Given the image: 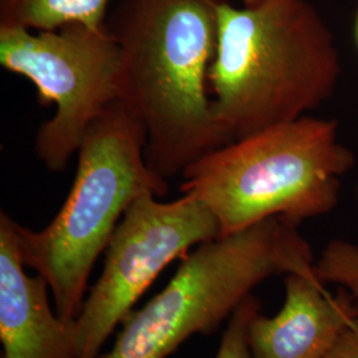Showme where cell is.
<instances>
[{
  "mask_svg": "<svg viewBox=\"0 0 358 358\" xmlns=\"http://www.w3.org/2000/svg\"><path fill=\"white\" fill-rule=\"evenodd\" d=\"M222 0H121L108 31L121 51V101L146 133L149 166L170 179L226 145L208 72Z\"/></svg>",
  "mask_w": 358,
  "mask_h": 358,
  "instance_id": "cell-1",
  "label": "cell"
},
{
  "mask_svg": "<svg viewBox=\"0 0 358 358\" xmlns=\"http://www.w3.org/2000/svg\"><path fill=\"white\" fill-rule=\"evenodd\" d=\"M340 76L332 31L308 0L219 3L208 84L227 143L317 109Z\"/></svg>",
  "mask_w": 358,
  "mask_h": 358,
  "instance_id": "cell-2",
  "label": "cell"
},
{
  "mask_svg": "<svg viewBox=\"0 0 358 358\" xmlns=\"http://www.w3.org/2000/svg\"><path fill=\"white\" fill-rule=\"evenodd\" d=\"M355 164L336 120L304 115L205 154L182 173L180 192L211 210L220 235L271 217L299 224L338 205Z\"/></svg>",
  "mask_w": 358,
  "mask_h": 358,
  "instance_id": "cell-3",
  "label": "cell"
},
{
  "mask_svg": "<svg viewBox=\"0 0 358 358\" xmlns=\"http://www.w3.org/2000/svg\"><path fill=\"white\" fill-rule=\"evenodd\" d=\"M145 149L140 120L115 101L87 130L72 189L51 223L40 231L17 223L23 262L47 280L56 315L66 322L80 313L90 272L129 206L143 194L161 198L169 192L167 179L149 166Z\"/></svg>",
  "mask_w": 358,
  "mask_h": 358,
  "instance_id": "cell-4",
  "label": "cell"
},
{
  "mask_svg": "<svg viewBox=\"0 0 358 358\" xmlns=\"http://www.w3.org/2000/svg\"><path fill=\"white\" fill-rule=\"evenodd\" d=\"M297 223L271 217L196 245L166 287L124 320L99 358H167L194 334H211L269 278L316 271Z\"/></svg>",
  "mask_w": 358,
  "mask_h": 358,
  "instance_id": "cell-5",
  "label": "cell"
},
{
  "mask_svg": "<svg viewBox=\"0 0 358 358\" xmlns=\"http://www.w3.org/2000/svg\"><path fill=\"white\" fill-rule=\"evenodd\" d=\"M0 64L35 85L38 103L56 106L35 138V153L52 171L64 170L90 125L121 100V51L106 27H0Z\"/></svg>",
  "mask_w": 358,
  "mask_h": 358,
  "instance_id": "cell-6",
  "label": "cell"
},
{
  "mask_svg": "<svg viewBox=\"0 0 358 358\" xmlns=\"http://www.w3.org/2000/svg\"><path fill=\"white\" fill-rule=\"evenodd\" d=\"M153 192L129 206L105 250L101 276L73 320L77 358H99L105 341L158 275L199 244L220 236L217 217L183 194L162 202Z\"/></svg>",
  "mask_w": 358,
  "mask_h": 358,
  "instance_id": "cell-7",
  "label": "cell"
},
{
  "mask_svg": "<svg viewBox=\"0 0 358 358\" xmlns=\"http://www.w3.org/2000/svg\"><path fill=\"white\" fill-rule=\"evenodd\" d=\"M285 301L267 317L257 312L248 327L251 358H324L357 322L348 292L333 296L317 271L285 275Z\"/></svg>",
  "mask_w": 358,
  "mask_h": 358,
  "instance_id": "cell-8",
  "label": "cell"
},
{
  "mask_svg": "<svg viewBox=\"0 0 358 358\" xmlns=\"http://www.w3.org/2000/svg\"><path fill=\"white\" fill-rule=\"evenodd\" d=\"M50 285L26 272L17 223L0 213V341L1 358H77L73 321L52 312Z\"/></svg>",
  "mask_w": 358,
  "mask_h": 358,
  "instance_id": "cell-9",
  "label": "cell"
},
{
  "mask_svg": "<svg viewBox=\"0 0 358 358\" xmlns=\"http://www.w3.org/2000/svg\"><path fill=\"white\" fill-rule=\"evenodd\" d=\"M110 0H0V27L56 31L71 24L106 27Z\"/></svg>",
  "mask_w": 358,
  "mask_h": 358,
  "instance_id": "cell-10",
  "label": "cell"
},
{
  "mask_svg": "<svg viewBox=\"0 0 358 358\" xmlns=\"http://www.w3.org/2000/svg\"><path fill=\"white\" fill-rule=\"evenodd\" d=\"M316 271L324 282L343 287L358 300V245L344 239H333L316 260Z\"/></svg>",
  "mask_w": 358,
  "mask_h": 358,
  "instance_id": "cell-11",
  "label": "cell"
},
{
  "mask_svg": "<svg viewBox=\"0 0 358 358\" xmlns=\"http://www.w3.org/2000/svg\"><path fill=\"white\" fill-rule=\"evenodd\" d=\"M260 308V301L251 294L234 310L215 358H251L248 327Z\"/></svg>",
  "mask_w": 358,
  "mask_h": 358,
  "instance_id": "cell-12",
  "label": "cell"
},
{
  "mask_svg": "<svg viewBox=\"0 0 358 358\" xmlns=\"http://www.w3.org/2000/svg\"><path fill=\"white\" fill-rule=\"evenodd\" d=\"M324 358H358V320L341 336Z\"/></svg>",
  "mask_w": 358,
  "mask_h": 358,
  "instance_id": "cell-13",
  "label": "cell"
},
{
  "mask_svg": "<svg viewBox=\"0 0 358 358\" xmlns=\"http://www.w3.org/2000/svg\"><path fill=\"white\" fill-rule=\"evenodd\" d=\"M264 1H267V0H242L243 6H247V7L257 6V4H262V3H264Z\"/></svg>",
  "mask_w": 358,
  "mask_h": 358,
  "instance_id": "cell-14",
  "label": "cell"
},
{
  "mask_svg": "<svg viewBox=\"0 0 358 358\" xmlns=\"http://www.w3.org/2000/svg\"><path fill=\"white\" fill-rule=\"evenodd\" d=\"M355 34H356V43H357L358 47V13L357 17H356V28H355Z\"/></svg>",
  "mask_w": 358,
  "mask_h": 358,
  "instance_id": "cell-15",
  "label": "cell"
},
{
  "mask_svg": "<svg viewBox=\"0 0 358 358\" xmlns=\"http://www.w3.org/2000/svg\"><path fill=\"white\" fill-rule=\"evenodd\" d=\"M356 196H357V201H358V185H357V189H356Z\"/></svg>",
  "mask_w": 358,
  "mask_h": 358,
  "instance_id": "cell-16",
  "label": "cell"
},
{
  "mask_svg": "<svg viewBox=\"0 0 358 358\" xmlns=\"http://www.w3.org/2000/svg\"><path fill=\"white\" fill-rule=\"evenodd\" d=\"M357 320H358V316H357Z\"/></svg>",
  "mask_w": 358,
  "mask_h": 358,
  "instance_id": "cell-17",
  "label": "cell"
}]
</instances>
